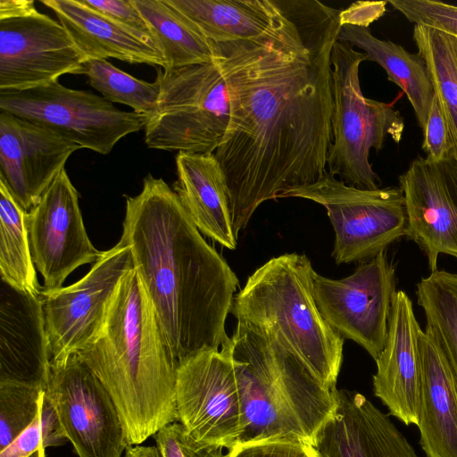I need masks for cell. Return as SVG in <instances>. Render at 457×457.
Listing matches in <instances>:
<instances>
[{
    "label": "cell",
    "mask_w": 457,
    "mask_h": 457,
    "mask_svg": "<svg viewBox=\"0 0 457 457\" xmlns=\"http://www.w3.org/2000/svg\"><path fill=\"white\" fill-rule=\"evenodd\" d=\"M341 11L305 1L303 40L212 41L229 98L214 156L228 187L234 235L264 202L327 173L332 142L330 56Z\"/></svg>",
    "instance_id": "1"
},
{
    "label": "cell",
    "mask_w": 457,
    "mask_h": 457,
    "mask_svg": "<svg viewBox=\"0 0 457 457\" xmlns=\"http://www.w3.org/2000/svg\"><path fill=\"white\" fill-rule=\"evenodd\" d=\"M120 240L178 364L228 342L226 320L238 279L162 179L148 174L141 192L126 196Z\"/></svg>",
    "instance_id": "2"
},
{
    "label": "cell",
    "mask_w": 457,
    "mask_h": 457,
    "mask_svg": "<svg viewBox=\"0 0 457 457\" xmlns=\"http://www.w3.org/2000/svg\"><path fill=\"white\" fill-rule=\"evenodd\" d=\"M78 353L112 397L129 445L178 421V361L134 268L120 281L101 330Z\"/></svg>",
    "instance_id": "3"
},
{
    "label": "cell",
    "mask_w": 457,
    "mask_h": 457,
    "mask_svg": "<svg viewBox=\"0 0 457 457\" xmlns=\"http://www.w3.org/2000/svg\"><path fill=\"white\" fill-rule=\"evenodd\" d=\"M229 345L243 412L237 445L286 440L313 445L336 409L337 388L325 386L276 335L261 328L237 321Z\"/></svg>",
    "instance_id": "4"
},
{
    "label": "cell",
    "mask_w": 457,
    "mask_h": 457,
    "mask_svg": "<svg viewBox=\"0 0 457 457\" xmlns=\"http://www.w3.org/2000/svg\"><path fill=\"white\" fill-rule=\"evenodd\" d=\"M313 270L305 254L284 253L258 268L235 295L230 313L276 335L328 388L336 383L344 338L324 320L316 304Z\"/></svg>",
    "instance_id": "5"
},
{
    "label": "cell",
    "mask_w": 457,
    "mask_h": 457,
    "mask_svg": "<svg viewBox=\"0 0 457 457\" xmlns=\"http://www.w3.org/2000/svg\"><path fill=\"white\" fill-rule=\"evenodd\" d=\"M366 54L348 43L336 40L331 62L332 142L327 171L346 185L361 189L378 188L379 178L370 162L371 148L379 151L387 137L402 139L404 120L390 104L363 96L360 65Z\"/></svg>",
    "instance_id": "6"
},
{
    "label": "cell",
    "mask_w": 457,
    "mask_h": 457,
    "mask_svg": "<svg viewBox=\"0 0 457 457\" xmlns=\"http://www.w3.org/2000/svg\"><path fill=\"white\" fill-rule=\"evenodd\" d=\"M157 71L160 96L157 110L144 129L146 145L179 153L214 154L230 116L227 83L218 58Z\"/></svg>",
    "instance_id": "7"
},
{
    "label": "cell",
    "mask_w": 457,
    "mask_h": 457,
    "mask_svg": "<svg viewBox=\"0 0 457 457\" xmlns=\"http://www.w3.org/2000/svg\"><path fill=\"white\" fill-rule=\"evenodd\" d=\"M282 197H299L325 207L335 231L332 256L337 264L370 260L408 230L400 187L361 189L328 171L319 180L293 188Z\"/></svg>",
    "instance_id": "8"
},
{
    "label": "cell",
    "mask_w": 457,
    "mask_h": 457,
    "mask_svg": "<svg viewBox=\"0 0 457 457\" xmlns=\"http://www.w3.org/2000/svg\"><path fill=\"white\" fill-rule=\"evenodd\" d=\"M0 112L47 128L65 139L108 154L119 140L145 129L148 117L116 108L103 96L57 81L19 91H0Z\"/></svg>",
    "instance_id": "9"
},
{
    "label": "cell",
    "mask_w": 457,
    "mask_h": 457,
    "mask_svg": "<svg viewBox=\"0 0 457 457\" xmlns=\"http://www.w3.org/2000/svg\"><path fill=\"white\" fill-rule=\"evenodd\" d=\"M230 339V338H229ZM178 421L197 441L228 451L243 432L241 396L228 342L178 364Z\"/></svg>",
    "instance_id": "10"
},
{
    "label": "cell",
    "mask_w": 457,
    "mask_h": 457,
    "mask_svg": "<svg viewBox=\"0 0 457 457\" xmlns=\"http://www.w3.org/2000/svg\"><path fill=\"white\" fill-rule=\"evenodd\" d=\"M46 391L79 457H121L129 446L122 418L78 353L51 361Z\"/></svg>",
    "instance_id": "11"
},
{
    "label": "cell",
    "mask_w": 457,
    "mask_h": 457,
    "mask_svg": "<svg viewBox=\"0 0 457 457\" xmlns=\"http://www.w3.org/2000/svg\"><path fill=\"white\" fill-rule=\"evenodd\" d=\"M313 295L327 323L344 339L364 348L376 361L387 335L395 294V272L385 252L361 263L342 279L312 275Z\"/></svg>",
    "instance_id": "12"
},
{
    "label": "cell",
    "mask_w": 457,
    "mask_h": 457,
    "mask_svg": "<svg viewBox=\"0 0 457 457\" xmlns=\"http://www.w3.org/2000/svg\"><path fill=\"white\" fill-rule=\"evenodd\" d=\"M133 268L130 249L120 240L79 281L41 290L52 361L79 353L94 340L120 281Z\"/></svg>",
    "instance_id": "13"
},
{
    "label": "cell",
    "mask_w": 457,
    "mask_h": 457,
    "mask_svg": "<svg viewBox=\"0 0 457 457\" xmlns=\"http://www.w3.org/2000/svg\"><path fill=\"white\" fill-rule=\"evenodd\" d=\"M31 257L44 278L43 291L62 287L77 268L95 263L104 252L90 241L79 204V193L63 169L39 201L25 212Z\"/></svg>",
    "instance_id": "14"
},
{
    "label": "cell",
    "mask_w": 457,
    "mask_h": 457,
    "mask_svg": "<svg viewBox=\"0 0 457 457\" xmlns=\"http://www.w3.org/2000/svg\"><path fill=\"white\" fill-rule=\"evenodd\" d=\"M85 56L62 24L36 11L0 21V91H19L76 74Z\"/></svg>",
    "instance_id": "15"
},
{
    "label": "cell",
    "mask_w": 457,
    "mask_h": 457,
    "mask_svg": "<svg viewBox=\"0 0 457 457\" xmlns=\"http://www.w3.org/2000/svg\"><path fill=\"white\" fill-rule=\"evenodd\" d=\"M406 237L426 253L431 272L439 253L457 258V159L418 157L399 177Z\"/></svg>",
    "instance_id": "16"
},
{
    "label": "cell",
    "mask_w": 457,
    "mask_h": 457,
    "mask_svg": "<svg viewBox=\"0 0 457 457\" xmlns=\"http://www.w3.org/2000/svg\"><path fill=\"white\" fill-rule=\"evenodd\" d=\"M79 149L47 128L0 112V181L26 212Z\"/></svg>",
    "instance_id": "17"
},
{
    "label": "cell",
    "mask_w": 457,
    "mask_h": 457,
    "mask_svg": "<svg viewBox=\"0 0 457 457\" xmlns=\"http://www.w3.org/2000/svg\"><path fill=\"white\" fill-rule=\"evenodd\" d=\"M211 41L303 40V0H168Z\"/></svg>",
    "instance_id": "18"
},
{
    "label": "cell",
    "mask_w": 457,
    "mask_h": 457,
    "mask_svg": "<svg viewBox=\"0 0 457 457\" xmlns=\"http://www.w3.org/2000/svg\"><path fill=\"white\" fill-rule=\"evenodd\" d=\"M337 406L316 435L318 457H419L389 416L363 395L335 390Z\"/></svg>",
    "instance_id": "19"
},
{
    "label": "cell",
    "mask_w": 457,
    "mask_h": 457,
    "mask_svg": "<svg viewBox=\"0 0 457 457\" xmlns=\"http://www.w3.org/2000/svg\"><path fill=\"white\" fill-rule=\"evenodd\" d=\"M420 331L411 300L404 291H396L392 300L385 346L375 361L373 392L389 414L405 426L418 423Z\"/></svg>",
    "instance_id": "20"
},
{
    "label": "cell",
    "mask_w": 457,
    "mask_h": 457,
    "mask_svg": "<svg viewBox=\"0 0 457 457\" xmlns=\"http://www.w3.org/2000/svg\"><path fill=\"white\" fill-rule=\"evenodd\" d=\"M51 352L41 295L0 282V382L46 387Z\"/></svg>",
    "instance_id": "21"
},
{
    "label": "cell",
    "mask_w": 457,
    "mask_h": 457,
    "mask_svg": "<svg viewBox=\"0 0 457 457\" xmlns=\"http://www.w3.org/2000/svg\"><path fill=\"white\" fill-rule=\"evenodd\" d=\"M418 344L420 446L426 457H457V377L429 332L421 330Z\"/></svg>",
    "instance_id": "22"
},
{
    "label": "cell",
    "mask_w": 457,
    "mask_h": 457,
    "mask_svg": "<svg viewBox=\"0 0 457 457\" xmlns=\"http://www.w3.org/2000/svg\"><path fill=\"white\" fill-rule=\"evenodd\" d=\"M76 46L88 59L114 58L129 63L166 67L161 50L143 36L112 21L80 0H42Z\"/></svg>",
    "instance_id": "23"
},
{
    "label": "cell",
    "mask_w": 457,
    "mask_h": 457,
    "mask_svg": "<svg viewBox=\"0 0 457 457\" xmlns=\"http://www.w3.org/2000/svg\"><path fill=\"white\" fill-rule=\"evenodd\" d=\"M173 190L198 230L233 250L237 241L229 210L228 192L214 154L179 153Z\"/></svg>",
    "instance_id": "24"
},
{
    "label": "cell",
    "mask_w": 457,
    "mask_h": 457,
    "mask_svg": "<svg viewBox=\"0 0 457 457\" xmlns=\"http://www.w3.org/2000/svg\"><path fill=\"white\" fill-rule=\"evenodd\" d=\"M337 40L361 49L367 60L378 63L387 79L405 94L411 103L422 131L428 117L434 89L423 58L411 54L402 46L374 37L369 28L342 25Z\"/></svg>",
    "instance_id": "25"
},
{
    "label": "cell",
    "mask_w": 457,
    "mask_h": 457,
    "mask_svg": "<svg viewBox=\"0 0 457 457\" xmlns=\"http://www.w3.org/2000/svg\"><path fill=\"white\" fill-rule=\"evenodd\" d=\"M133 2L154 33L166 62L164 69L215 61L214 44L168 0Z\"/></svg>",
    "instance_id": "26"
},
{
    "label": "cell",
    "mask_w": 457,
    "mask_h": 457,
    "mask_svg": "<svg viewBox=\"0 0 457 457\" xmlns=\"http://www.w3.org/2000/svg\"><path fill=\"white\" fill-rule=\"evenodd\" d=\"M25 211L0 181V275L12 287L34 295L40 287L32 261Z\"/></svg>",
    "instance_id": "27"
},
{
    "label": "cell",
    "mask_w": 457,
    "mask_h": 457,
    "mask_svg": "<svg viewBox=\"0 0 457 457\" xmlns=\"http://www.w3.org/2000/svg\"><path fill=\"white\" fill-rule=\"evenodd\" d=\"M413 40L426 62L434 93L447 120L457 159V37L424 25H415Z\"/></svg>",
    "instance_id": "28"
},
{
    "label": "cell",
    "mask_w": 457,
    "mask_h": 457,
    "mask_svg": "<svg viewBox=\"0 0 457 457\" xmlns=\"http://www.w3.org/2000/svg\"><path fill=\"white\" fill-rule=\"evenodd\" d=\"M417 302L429 332L457 377V274L435 270L417 284Z\"/></svg>",
    "instance_id": "29"
},
{
    "label": "cell",
    "mask_w": 457,
    "mask_h": 457,
    "mask_svg": "<svg viewBox=\"0 0 457 457\" xmlns=\"http://www.w3.org/2000/svg\"><path fill=\"white\" fill-rule=\"evenodd\" d=\"M76 74H83L102 96L110 103L128 105L133 112L152 116L157 110L160 87L137 79L104 59L84 61Z\"/></svg>",
    "instance_id": "30"
},
{
    "label": "cell",
    "mask_w": 457,
    "mask_h": 457,
    "mask_svg": "<svg viewBox=\"0 0 457 457\" xmlns=\"http://www.w3.org/2000/svg\"><path fill=\"white\" fill-rule=\"evenodd\" d=\"M45 389L41 386L0 382V451L34 421Z\"/></svg>",
    "instance_id": "31"
},
{
    "label": "cell",
    "mask_w": 457,
    "mask_h": 457,
    "mask_svg": "<svg viewBox=\"0 0 457 457\" xmlns=\"http://www.w3.org/2000/svg\"><path fill=\"white\" fill-rule=\"evenodd\" d=\"M410 22L457 37V5L436 0H390Z\"/></svg>",
    "instance_id": "32"
},
{
    "label": "cell",
    "mask_w": 457,
    "mask_h": 457,
    "mask_svg": "<svg viewBox=\"0 0 457 457\" xmlns=\"http://www.w3.org/2000/svg\"><path fill=\"white\" fill-rule=\"evenodd\" d=\"M154 436L161 457H228L224 448L197 441L179 421L166 425Z\"/></svg>",
    "instance_id": "33"
},
{
    "label": "cell",
    "mask_w": 457,
    "mask_h": 457,
    "mask_svg": "<svg viewBox=\"0 0 457 457\" xmlns=\"http://www.w3.org/2000/svg\"><path fill=\"white\" fill-rule=\"evenodd\" d=\"M422 148L433 160L455 158L456 152L444 110L434 93L426 127Z\"/></svg>",
    "instance_id": "34"
},
{
    "label": "cell",
    "mask_w": 457,
    "mask_h": 457,
    "mask_svg": "<svg viewBox=\"0 0 457 457\" xmlns=\"http://www.w3.org/2000/svg\"><path fill=\"white\" fill-rule=\"evenodd\" d=\"M80 1L83 4L101 13L112 21L147 38L159 48L149 24L140 13L133 0Z\"/></svg>",
    "instance_id": "35"
},
{
    "label": "cell",
    "mask_w": 457,
    "mask_h": 457,
    "mask_svg": "<svg viewBox=\"0 0 457 457\" xmlns=\"http://www.w3.org/2000/svg\"><path fill=\"white\" fill-rule=\"evenodd\" d=\"M228 457H318L312 445L286 440H273L237 445L228 451Z\"/></svg>",
    "instance_id": "36"
},
{
    "label": "cell",
    "mask_w": 457,
    "mask_h": 457,
    "mask_svg": "<svg viewBox=\"0 0 457 457\" xmlns=\"http://www.w3.org/2000/svg\"><path fill=\"white\" fill-rule=\"evenodd\" d=\"M45 449L39 408L34 421L10 445L0 451V457H45Z\"/></svg>",
    "instance_id": "37"
},
{
    "label": "cell",
    "mask_w": 457,
    "mask_h": 457,
    "mask_svg": "<svg viewBox=\"0 0 457 457\" xmlns=\"http://www.w3.org/2000/svg\"><path fill=\"white\" fill-rule=\"evenodd\" d=\"M40 426L46 447L62 445L69 441L55 405L46 389L40 404Z\"/></svg>",
    "instance_id": "38"
},
{
    "label": "cell",
    "mask_w": 457,
    "mask_h": 457,
    "mask_svg": "<svg viewBox=\"0 0 457 457\" xmlns=\"http://www.w3.org/2000/svg\"><path fill=\"white\" fill-rule=\"evenodd\" d=\"M386 2L356 3L347 10L341 11L340 23L369 27V25L382 16L386 11Z\"/></svg>",
    "instance_id": "39"
},
{
    "label": "cell",
    "mask_w": 457,
    "mask_h": 457,
    "mask_svg": "<svg viewBox=\"0 0 457 457\" xmlns=\"http://www.w3.org/2000/svg\"><path fill=\"white\" fill-rule=\"evenodd\" d=\"M36 11L31 0H0V21L22 17Z\"/></svg>",
    "instance_id": "40"
},
{
    "label": "cell",
    "mask_w": 457,
    "mask_h": 457,
    "mask_svg": "<svg viewBox=\"0 0 457 457\" xmlns=\"http://www.w3.org/2000/svg\"><path fill=\"white\" fill-rule=\"evenodd\" d=\"M126 457H161L155 446H143L140 445H129L126 449Z\"/></svg>",
    "instance_id": "41"
}]
</instances>
